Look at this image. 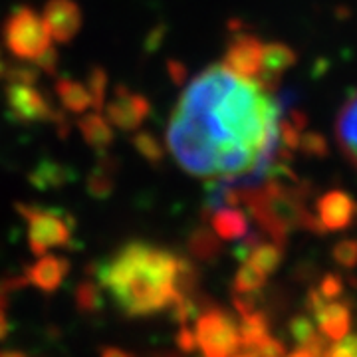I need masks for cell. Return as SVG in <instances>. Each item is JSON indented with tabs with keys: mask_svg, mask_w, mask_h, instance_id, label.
Instances as JSON below:
<instances>
[{
	"mask_svg": "<svg viewBox=\"0 0 357 357\" xmlns=\"http://www.w3.org/2000/svg\"><path fill=\"white\" fill-rule=\"evenodd\" d=\"M131 145L149 165H161L163 163L165 149H163L161 141L157 139L151 131H137L131 137Z\"/></svg>",
	"mask_w": 357,
	"mask_h": 357,
	"instance_id": "484cf974",
	"label": "cell"
},
{
	"mask_svg": "<svg viewBox=\"0 0 357 357\" xmlns=\"http://www.w3.org/2000/svg\"><path fill=\"white\" fill-rule=\"evenodd\" d=\"M306 307L318 324L319 333L333 344L345 337L351 330V307L342 300H326L318 290H310Z\"/></svg>",
	"mask_w": 357,
	"mask_h": 357,
	"instance_id": "52a82bcc",
	"label": "cell"
},
{
	"mask_svg": "<svg viewBox=\"0 0 357 357\" xmlns=\"http://www.w3.org/2000/svg\"><path fill=\"white\" fill-rule=\"evenodd\" d=\"M296 64V52L282 44V42H268L262 46V58H260V74L256 82L266 88L268 91H274L280 84V77Z\"/></svg>",
	"mask_w": 357,
	"mask_h": 357,
	"instance_id": "4fadbf2b",
	"label": "cell"
},
{
	"mask_svg": "<svg viewBox=\"0 0 357 357\" xmlns=\"http://www.w3.org/2000/svg\"><path fill=\"white\" fill-rule=\"evenodd\" d=\"M288 332L300 349H304V351L316 357L326 356V349H328L330 342L319 333V330L316 328V321L312 318H307L304 314L294 316L288 324Z\"/></svg>",
	"mask_w": 357,
	"mask_h": 357,
	"instance_id": "d6986e66",
	"label": "cell"
},
{
	"mask_svg": "<svg viewBox=\"0 0 357 357\" xmlns=\"http://www.w3.org/2000/svg\"><path fill=\"white\" fill-rule=\"evenodd\" d=\"M10 332H13V324H10V319H8L6 314H2V312H0V342H4Z\"/></svg>",
	"mask_w": 357,
	"mask_h": 357,
	"instance_id": "74e56055",
	"label": "cell"
},
{
	"mask_svg": "<svg viewBox=\"0 0 357 357\" xmlns=\"http://www.w3.org/2000/svg\"><path fill=\"white\" fill-rule=\"evenodd\" d=\"M58 62H60V56H58V52L50 46L48 50L42 52L38 58L34 60V66L38 68V72H44V74H48V76H54L56 70H58Z\"/></svg>",
	"mask_w": 357,
	"mask_h": 357,
	"instance_id": "e575fe53",
	"label": "cell"
},
{
	"mask_svg": "<svg viewBox=\"0 0 357 357\" xmlns=\"http://www.w3.org/2000/svg\"><path fill=\"white\" fill-rule=\"evenodd\" d=\"M175 344H177L178 351L183 354H192L197 349V340H195V332L189 326H181L177 335H175Z\"/></svg>",
	"mask_w": 357,
	"mask_h": 357,
	"instance_id": "d590c367",
	"label": "cell"
},
{
	"mask_svg": "<svg viewBox=\"0 0 357 357\" xmlns=\"http://www.w3.org/2000/svg\"><path fill=\"white\" fill-rule=\"evenodd\" d=\"M70 268L72 264L64 256L44 255L40 256V260H36L32 266H26L22 276L26 284H32L44 294H54L56 290H60V286L68 278Z\"/></svg>",
	"mask_w": 357,
	"mask_h": 357,
	"instance_id": "7c38bea8",
	"label": "cell"
},
{
	"mask_svg": "<svg viewBox=\"0 0 357 357\" xmlns=\"http://www.w3.org/2000/svg\"><path fill=\"white\" fill-rule=\"evenodd\" d=\"M284 246L286 244L274 243V241H258L246 262L258 268L264 276H272L284 260Z\"/></svg>",
	"mask_w": 357,
	"mask_h": 357,
	"instance_id": "7402d4cb",
	"label": "cell"
},
{
	"mask_svg": "<svg viewBox=\"0 0 357 357\" xmlns=\"http://www.w3.org/2000/svg\"><path fill=\"white\" fill-rule=\"evenodd\" d=\"M187 250L192 260L199 262H217L222 255V243L208 225H201L191 230L187 238Z\"/></svg>",
	"mask_w": 357,
	"mask_h": 357,
	"instance_id": "44dd1931",
	"label": "cell"
},
{
	"mask_svg": "<svg viewBox=\"0 0 357 357\" xmlns=\"http://www.w3.org/2000/svg\"><path fill=\"white\" fill-rule=\"evenodd\" d=\"M262 296L260 292H234L232 294V306L238 312V316H248L258 310Z\"/></svg>",
	"mask_w": 357,
	"mask_h": 357,
	"instance_id": "4dcf8cb0",
	"label": "cell"
},
{
	"mask_svg": "<svg viewBox=\"0 0 357 357\" xmlns=\"http://www.w3.org/2000/svg\"><path fill=\"white\" fill-rule=\"evenodd\" d=\"M77 129L82 133L84 141L98 155L107 153L109 147L114 145L115 133L112 123L102 115V112H91V114H82L77 119Z\"/></svg>",
	"mask_w": 357,
	"mask_h": 357,
	"instance_id": "e0dca14e",
	"label": "cell"
},
{
	"mask_svg": "<svg viewBox=\"0 0 357 357\" xmlns=\"http://www.w3.org/2000/svg\"><path fill=\"white\" fill-rule=\"evenodd\" d=\"M335 137L349 163L357 169V91L340 107L335 117Z\"/></svg>",
	"mask_w": 357,
	"mask_h": 357,
	"instance_id": "9a60e30c",
	"label": "cell"
},
{
	"mask_svg": "<svg viewBox=\"0 0 357 357\" xmlns=\"http://www.w3.org/2000/svg\"><path fill=\"white\" fill-rule=\"evenodd\" d=\"M155 357H159V356H155ZM161 357H173V356H169V354H163V356H161ZM175 357H177V356H175Z\"/></svg>",
	"mask_w": 357,
	"mask_h": 357,
	"instance_id": "7bdbcfd3",
	"label": "cell"
},
{
	"mask_svg": "<svg viewBox=\"0 0 357 357\" xmlns=\"http://www.w3.org/2000/svg\"><path fill=\"white\" fill-rule=\"evenodd\" d=\"M44 24L58 44H70L84 24L82 8L74 0H48L44 6Z\"/></svg>",
	"mask_w": 357,
	"mask_h": 357,
	"instance_id": "8fae6325",
	"label": "cell"
},
{
	"mask_svg": "<svg viewBox=\"0 0 357 357\" xmlns=\"http://www.w3.org/2000/svg\"><path fill=\"white\" fill-rule=\"evenodd\" d=\"M195 321V340L203 357H232L241 347L236 321L225 307L213 304Z\"/></svg>",
	"mask_w": 357,
	"mask_h": 357,
	"instance_id": "5b68a950",
	"label": "cell"
},
{
	"mask_svg": "<svg viewBox=\"0 0 357 357\" xmlns=\"http://www.w3.org/2000/svg\"><path fill=\"white\" fill-rule=\"evenodd\" d=\"M102 357H133L128 351L119 349V347H103Z\"/></svg>",
	"mask_w": 357,
	"mask_h": 357,
	"instance_id": "ab89813d",
	"label": "cell"
},
{
	"mask_svg": "<svg viewBox=\"0 0 357 357\" xmlns=\"http://www.w3.org/2000/svg\"><path fill=\"white\" fill-rule=\"evenodd\" d=\"M0 357H30L20 349H0Z\"/></svg>",
	"mask_w": 357,
	"mask_h": 357,
	"instance_id": "60d3db41",
	"label": "cell"
},
{
	"mask_svg": "<svg viewBox=\"0 0 357 357\" xmlns=\"http://www.w3.org/2000/svg\"><path fill=\"white\" fill-rule=\"evenodd\" d=\"M167 66H169V74L173 77V82H175V84H183L185 77H187V70L178 64V62H169Z\"/></svg>",
	"mask_w": 357,
	"mask_h": 357,
	"instance_id": "8d00e7d4",
	"label": "cell"
},
{
	"mask_svg": "<svg viewBox=\"0 0 357 357\" xmlns=\"http://www.w3.org/2000/svg\"><path fill=\"white\" fill-rule=\"evenodd\" d=\"M86 88L91 98V107L96 112H102L105 105V93H107V74L100 66H93L88 74V84Z\"/></svg>",
	"mask_w": 357,
	"mask_h": 357,
	"instance_id": "83f0119b",
	"label": "cell"
},
{
	"mask_svg": "<svg viewBox=\"0 0 357 357\" xmlns=\"http://www.w3.org/2000/svg\"><path fill=\"white\" fill-rule=\"evenodd\" d=\"M255 349L258 357H286V345L282 344L280 340L272 337V335H268L262 342H258L255 345Z\"/></svg>",
	"mask_w": 357,
	"mask_h": 357,
	"instance_id": "836d02e7",
	"label": "cell"
},
{
	"mask_svg": "<svg viewBox=\"0 0 357 357\" xmlns=\"http://www.w3.org/2000/svg\"><path fill=\"white\" fill-rule=\"evenodd\" d=\"M177 252L163 246L131 241L96 264L98 284L112 294L128 318H147L165 312L175 300L173 278Z\"/></svg>",
	"mask_w": 357,
	"mask_h": 357,
	"instance_id": "7a4b0ae2",
	"label": "cell"
},
{
	"mask_svg": "<svg viewBox=\"0 0 357 357\" xmlns=\"http://www.w3.org/2000/svg\"><path fill=\"white\" fill-rule=\"evenodd\" d=\"M6 68H8V64L4 62V58H2V52H0V79H4V74H6Z\"/></svg>",
	"mask_w": 357,
	"mask_h": 357,
	"instance_id": "b9f144b4",
	"label": "cell"
},
{
	"mask_svg": "<svg viewBox=\"0 0 357 357\" xmlns=\"http://www.w3.org/2000/svg\"><path fill=\"white\" fill-rule=\"evenodd\" d=\"M324 357H357V333H347L340 342L328 345Z\"/></svg>",
	"mask_w": 357,
	"mask_h": 357,
	"instance_id": "1f68e13d",
	"label": "cell"
},
{
	"mask_svg": "<svg viewBox=\"0 0 357 357\" xmlns=\"http://www.w3.org/2000/svg\"><path fill=\"white\" fill-rule=\"evenodd\" d=\"M333 260L340 264V266L347 268V270H351V268L357 266V241L356 238H344V241H340V243H335L332 250Z\"/></svg>",
	"mask_w": 357,
	"mask_h": 357,
	"instance_id": "f546056e",
	"label": "cell"
},
{
	"mask_svg": "<svg viewBox=\"0 0 357 357\" xmlns=\"http://www.w3.org/2000/svg\"><path fill=\"white\" fill-rule=\"evenodd\" d=\"M40 72L36 66H32V62H22L18 66H10L6 68L4 79L6 84H26V86H34L38 82Z\"/></svg>",
	"mask_w": 357,
	"mask_h": 357,
	"instance_id": "f1b7e54d",
	"label": "cell"
},
{
	"mask_svg": "<svg viewBox=\"0 0 357 357\" xmlns=\"http://www.w3.org/2000/svg\"><path fill=\"white\" fill-rule=\"evenodd\" d=\"M208 217L211 229L220 241H241L248 234V217L238 206H220Z\"/></svg>",
	"mask_w": 357,
	"mask_h": 357,
	"instance_id": "ac0fdd59",
	"label": "cell"
},
{
	"mask_svg": "<svg viewBox=\"0 0 357 357\" xmlns=\"http://www.w3.org/2000/svg\"><path fill=\"white\" fill-rule=\"evenodd\" d=\"M266 278L258 268H255L250 262H244L234 274L232 288L234 292H260L266 286Z\"/></svg>",
	"mask_w": 357,
	"mask_h": 357,
	"instance_id": "4316f807",
	"label": "cell"
},
{
	"mask_svg": "<svg viewBox=\"0 0 357 357\" xmlns=\"http://www.w3.org/2000/svg\"><path fill=\"white\" fill-rule=\"evenodd\" d=\"M238 328V337H241V345H256L262 342L264 337L270 335V321L264 312L256 310L248 316L241 318V324H236Z\"/></svg>",
	"mask_w": 357,
	"mask_h": 357,
	"instance_id": "cb8c5ba5",
	"label": "cell"
},
{
	"mask_svg": "<svg viewBox=\"0 0 357 357\" xmlns=\"http://www.w3.org/2000/svg\"><path fill=\"white\" fill-rule=\"evenodd\" d=\"M103 109L112 126L121 131H135L151 114V103L143 93H137L126 86H117L112 100L105 102Z\"/></svg>",
	"mask_w": 357,
	"mask_h": 357,
	"instance_id": "ba28073f",
	"label": "cell"
},
{
	"mask_svg": "<svg viewBox=\"0 0 357 357\" xmlns=\"http://www.w3.org/2000/svg\"><path fill=\"white\" fill-rule=\"evenodd\" d=\"M344 282L337 274H326L321 282H319L318 292L326 298V300H340L344 296Z\"/></svg>",
	"mask_w": 357,
	"mask_h": 357,
	"instance_id": "d6a6232c",
	"label": "cell"
},
{
	"mask_svg": "<svg viewBox=\"0 0 357 357\" xmlns=\"http://www.w3.org/2000/svg\"><path fill=\"white\" fill-rule=\"evenodd\" d=\"M357 217V203L351 195L345 191H328L324 192L316 201V222L319 232H340L349 229Z\"/></svg>",
	"mask_w": 357,
	"mask_h": 357,
	"instance_id": "30bf717a",
	"label": "cell"
},
{
	"mask_svg": "<svg viewBox=\"0 0 357 357\" xmlns=\"http://www.w3.org/2000/svg\"><path fill=\"white\" fill-rule=\"evenodd\" d=\"M76 178V171L72 167L64 165L56 159H50V157L40 159L34 169L28 173V183L32 185V189L40 192L64 189L70 183H74Z\"/></svg>",
	"mask_w": 357,
	"mask_h": 357,
	"instance_id": "5bb4252c",
	"label": "cell"
},
{
	"mask_svg": "<svg viewBox=\"0 0 357 357\" xmlns=\"http://www.w3.org/2000/svg\"><path fill=\"white\" fill-rule=\"evenodd\" d=\"M262 46L264 42L256 38L248 32H236L229 40L225 54H222V66L236 76L246 79H256L260 74V58H262Z\"/></svg>",
	"mask_w": 357,
	"mask_h": 357,
	"instance_id": "9c48e42d",
	"label": "cell"
},
{
	"mask_svg": "<svg viewBox=\"0 0 357 357\" xmlns=\"http://www.w3.org/2000/svg\"><path fill=\"white\" fill-rule=\"evenodd\" d=\"M6 107L18 123H42L54 121L58 109L52 107L48 96L36 86L26 84H6L4 89Z\"/></svg>",
	"mask_w": 357,
	"mask_h": 357,
	"instance_id": "8992f818",
	"label": "cell"
},
{
	"mask_svg": "<svg viewBox=\"0 0 357 357\" xmlns=\"http://www.w3.org/2000/svg\"><path fill=\"white\" fill-rule=\"evenodd\" d=\"M199 284H201V270L195 264V260L177 255V270H175V278H173L175 298L197 294Z\"/></svg>",
	"mask_w": 357,
	"mask_h": 357,
	"instance_id": "603a6c76",
	"label": "cell"
},
{
	"mask_svg": "<svg viewBox=\"0 0 357 357\" xmlns=\"http://www.w3.org/2000/svg\"><path fill=\"white\" fill-rule=\"evenodd\" d=\"M232 357H258V354H256L255 345H241V347L232 354Z\"/></svg>",
	"mask_w": 357,
	"mask_h": 357,
	"instance_id": "f35d334b",
	"label": "cell"
},
{
	"mask_svg": "<svg viewBox=\"0 0 357 357\" xmlns=\"http://www.w3.org/2000/svg\"><path fill=\"white\" fill-rule=\"evenodd\" d=\"M282 105L256 79L211 66L183 91L167 145L192 177L241 185L266 177L280 141Z\"/></svg>",
	"mask_w": 357,
	"mask_h": 357,
	"instance_id": "6da1fadb",
	"label": "cell"
},
{
	"mask_svg": "<svg viewBox=\"0 0 357 357\" xmlns=\"http://www.w3.org/2000/svg\"><path fill=\"white\" fill-rule=\"evenodd\" d=\"M6 50L20 62H34L42 52L50 48V34L44 18L34 8L18 4L2 24Z\"/></svg>",
	"mask_w": 357,
	"mask_h": 357,
	"instance_id": "277c9868",
	"label": "cell"
},
{
	"mask_svg": "<svg viewBox=\"0 0 357 357\" xmlns=\"http://www.w3.org/2000/svg\"><path fill=\"white\" fill-rule=\"evenodd\" d=\"M54 91H56L58 100L62 103V107H64L66 112H70V114L82 115L91 107V98H89L88 88L84 84L76 82V79H72V77H56Z\"/></svg>",
	"mask_w": 357,
	"mask_h": 357,
	"instance_id": "ffe728a7",
	"label": "cell"
},
{
	"mask_svg": "<svg viewBox=\"0 0 357 357\" xmlns=\"http://www.w3.org/2000/svg\"><path fill=\"white\" fill-rule=\"evenodd\" d=\"M74 302H76V307L82 314H89V316L100 314L105 306L102 286L93 280L79 282L74 290Z\"/></svg>",
	"mask_w": 357,
	"mask_h": 357,
	"instance_id": "d4e9b609",
	"label": "cell"
},
{
	"mask_svg": "<svg viewBox=\"0 0 357 357\" xmlns=\"http://www.w3.org/2000/svg\"><path fill=\"white\" fill-rule=\"evenodd\" d=\"M16 211L28 222V248L34 256L52 248H76L72 236L77 222L68 211L34 203H16Z\"/></svg>",
	"mask_w": 357,
	"mask_h": 357,
	"instance_id": "3957f363",
	"label": "cell"
},
{
	"mask_svg": "<svg viewBox=\"0 0 357 357\" xmlns=\"http://www.w3.org/2000/svg\"><path fill=\"white\" fill-rule=\"evenodd\" d=\"M117 171H119L117 157L109 153L100 155L93 169L89 171L88 178H86V189H88L89 197L100 199V201L109 199L115 191Z\"/></svg>",
	"mask_w": 357,
	"mask_h": 357,
	"instance_id": "2e32d148",
	"label": "cell"
}]
</instances>
